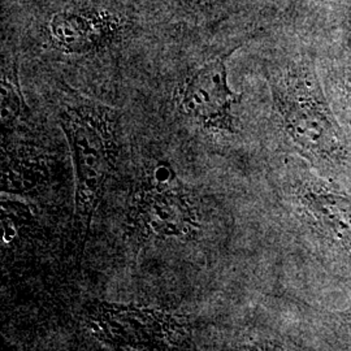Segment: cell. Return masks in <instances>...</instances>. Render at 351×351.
Listing matches in <instances>:
<instances>
[{"instance_id": "6da1fadb", "label": "cell", "mask_w": 351, "mask_h": 351, "mask_svg": "<svg viewBox=\"0 0 351 351\" xmlns=\"http://www.w3.org/2000/svg\"><path fill=\"white\" fill-rule=\"evenodd\" d=\"M58 123L72 154L75 226L82 255L94 215L117 162L121 113L65 86L58 104Z\"/></svg>"}, {"instance_id": "7a4b0ae2", "label": "cell", "mask_w": 351, "mask_h": 351, "mask_svg": "<svg viewBox=\"0 0 351 351\" xmlns=\"http://www.w3.org/2000/svg\"><path fill=\"white\" fill-rule=\"evenodd\" d=\"M139 233L152 239H191L199 230V213L172 164L159 160L146 173L133 202Z\"/></svg>"}, {"instance_id": "3957f363", "label": "cell", "mask_w": 351, "mask_h": 351, "mask_svg": "<svg viewBox=\"0 0 351 351\" xmlns=\"http://www.w3.org/2000/svg\"><path fill=\"white\" fill-rule=\"evenodd\" d=\"M88 324L97 339L113 349L168 350L191 345L182 319L149 307L98 302Z\"/></svg>"}, {"instance_id": "277c9868", "label": "cell", "mask_w": 351, "mask_h": 351, "mask_svg": "<svg viewBox=\"0 0 351 351\" xmlns=\"http://www.w3.org/2000/svg\"><path fill=\"white\" fill-rule=\"evenodd\" d=\"M274 103L289 134L304 146L335 134V124L306 55L269 73Z\"/></svg>"}, {"instance_id": "5b68a950", "label": "cell", "mask_w": 351, "mask_h": 351, "mask_svg": "<svg viewBox=\"0 0 351 351\" xmlns=\"http://www.w3.org/2000/svg\"><path fill=\"white\" fill-rule=\"evenodd\" d=\"M237 47L213 58L186 81L181 93L182 112L210 130L234 132L233 108L242 94L229 88L226 62Z\"/></svg>"}, {"instance_id": "8992f818", "label": "cell", "mask_w": 351, "mask_h": 351, "mask_svg": "<svg viewBox=\"0 0 351 351\" xmlns=\"http://www.w3.org/2000/svg\"><path fill=\"white\" fill-rule=\"evenodd\" d=\"M55 49L71 55L101 50L124 32L119 16L99 8H75L55 13L49 24Z\"/></svg>"}, {"instance_id": "52a82bcc", "label": "cell", "mask_w": 351, "mask_h": 351, "mask_svg": "<svg viewBox=\"0 0 351 351\" xmlns=\"http://www.w3.org/2000/svg\"><path fill=\"white\" fill-rule=\"evenodd\" d=\"M343 0H288L287 12L300 20L310 34L317 38L329 34L335 14Z\"/></svg>"}, {"instance_id": "ba28073f", "label": "cell", "mask_w": 351, "mask_h": 351, "mask_svg": "<svg viewBox=\"0 0 351 351\" xmlns=\"http://www.w3.org/2000/svg\"><path fill=\"white\" fill-rule=\"evenodd\" d=\"M25 108V101L21 94L17 65L3 66L1 69V124L10 128L19 119Z\"/></svg>"}, {"instance_id": "9c48e42d", "label": "cell", "mask_w": 351, "mask_h": 351, "mask_svg": "<svg viewBox=\"0 0 351 351\" xmlns=\"http://www.w3.org/2000/svg\"><path fill=\"white\" fill-rule=\"evenodd\" d=\"M329 34H341L351 42V0H343L341 3Z\"/></svg>"}]
</instances>
